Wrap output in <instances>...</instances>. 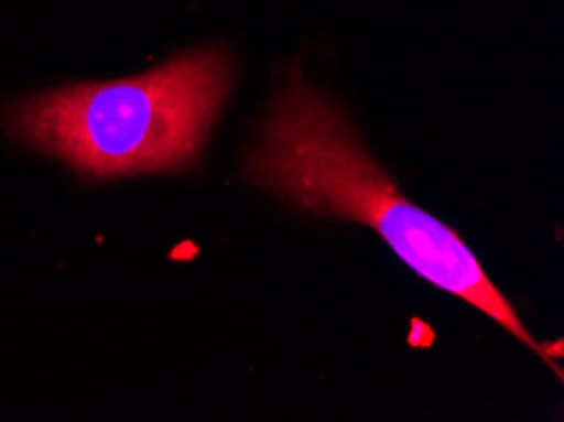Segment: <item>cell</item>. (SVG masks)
<instances>
[{
    "label": "cell",
    "instance_id": "2",
    "mask_svg": "<svg viewBox=\"0 0 564 422\" xmlns=\"http://www.w3.org/2000/svg\"><path fill=\"white\" fill-rule=\"evenodd\" d=\"M234 64L224 48H195L155 72L74 84L21 99L8 134L94 180L191 167L224 109Z\"/></svg>",
    "mask_w": 564,
    "mask_h": 422
},
{
    "label": "cell",
    "instance_id": "1",
    "mask_svg": "<svg viewBox=\"0 0 564 422\" xmlns=\"http://www.w3.org/2000/svg\"><path fill=\"white\" fill-rule=\"evenodd\" d=\"M243 177L299 210L378 230L417 275L481 309L544 355L464 240L398 191L345 111L312 89L299 66L289 72L259 127V140L246 154Z\"/></svg>",
    "mask_w": 564,
    "mask_h": 422
}]
</instances>
